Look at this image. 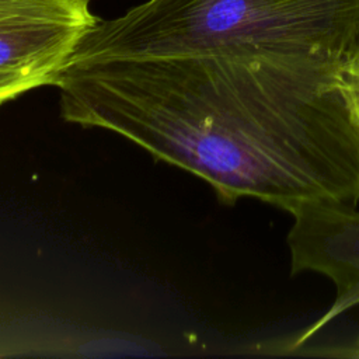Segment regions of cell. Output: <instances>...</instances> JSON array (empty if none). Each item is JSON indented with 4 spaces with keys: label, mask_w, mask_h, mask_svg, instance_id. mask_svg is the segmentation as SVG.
<instances>
[{
    "label": "cell",
    "mask_w": 359,
    "mask_h": 359,
    "mask_svg": "<svg viewBox=\"0 0 359 359\" xmlns=\"http://www.w3.org/2000/svg\"><path fill=\"white\" fill-rule=\"evenodd\" d=\"M345 65L224 57L77 63L60 84L66 122L111 130L208 182L287 213L359 205V121Z\"/></svg>",
    "instance_id": "6da1fadb"
},
{
    "label": "cell",
    "mask_w": 359,
    "mask_h": 359,
    "mask_svg": "<svg viewBox=\"0 0 359 359\" xmlns=\"http://www.w3.org/2000/svg\"><path fill=\"white\" fill-rule=\"evenodd\" d=\"M339 81L346 100L359 121V48L341 70Z\"/></svg>",
    "instance_id": "5b68a950"
},
{
    "label": "cell",
    "mask_w": 359,
    "mask_h": 359,
    "mask_svg": "<svg viewBox=\"0 0 359 359\" xmlns=\"http://www.w3.org/2000/svg\"><path fill=\"white\" fill-rule=\"evenodd\" d=\"M352 356H358V358H359V338H358V341H356V344H355V346H353V353H352Z\"/></svg>",
    "instance_id": "8992f818"
},
{
    "label": "cell",
    "mask_w": 359,
    "mask_h": 359,
    "mask_svg": "<svg viewBox=\"0 0 359 359\" xmlns=\"http://www.w3.org/2000/svg\"><path fill=\"white\" fill-rule=\"evenodd\" d=\"M286 241L292 275L316 272L335 286L330 309L290 344L297 348L330 321L359 304V210L334 205H309L292 213Z\"/></svg>",
    "instance_id": "277c9868"
},
{
    "label": "cell",
    "mask_w": 359,
    "mask_h": 359,
    "mask_svg": "<svg viewBox=\"0 0 359 359\" xmlns=\"http://www.w3.org/2000/svg\"><path fill=\"white\" fill-rule=\"evenodd\" d=\"M359 0H144L102 20L72 62L224 57L346 65Z\"/></svg>",
    "instance_id": "7a4b0ae2"
},
{
    "label": "cell",
    "mask_w": 359,
    "mask_h": 359,
    "mask_svg": "<svg viewBox=\"0 0 359 359\" xmlns=\"http://www.w3.org/2000/svg\"><path fill=\"white\" fill-rule=\"evenodd\" d=\"M91 0H0V107L56 86L81 38L100 20Z\"/></svg>",
    "instance_id": "3957f363"
}]
</instances>
